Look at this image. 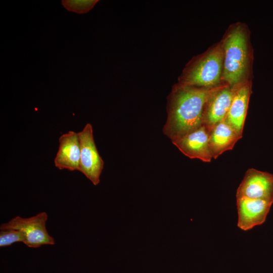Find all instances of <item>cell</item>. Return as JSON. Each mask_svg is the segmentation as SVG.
<instances>
[{
  "label": "cell",
  "instance_id": "5bb4252c",
  "mask_svg": "<svg viewBox=\"0 0 273 273\" xmlns=\"http://www.w3.org/2000/svg\"><path fill=\"white\" fill-rule=\"evenodd\" d=\"M0 230L1 247L9 246L17 242H24V237L19 231L13 229Z\"/></svg>",
  "mask_w": 273,
  "mask_h": 273
},
{
  "label": "cell",
  "instance_id": "4fadbf2b",
  "mask_svg": "<svg viewBox=\"0 0 273 273\" xmlns=\"http://www.w3.org/2000/svg\"><path fill=\"white\" fill-rule=\"evenodd\" d=\"M98 2V0H63L62 5L68 11L84 14L92 10Z\"/></svg>",
  "mask_w": 273,
  "mask_h": 273
},
{
  "label": "cell",
  "instance_id": "7c38bea8",
  "mask_svg": "<svg viewBox=\"0 0 273 273\" xmlns=\"http://www.w3.org/2000/svg\"><path fill=\"white\" fill-rule=\"evenodd\" d=\"M242 138L225 118L217 123L209 134V146L212 158L215 159L224 152L232 150Z\"/></svg>",
  "mask_w": 273,
  "mask_h": 273
},
{
  "label": "cell",
  "instance_id": "30bf717a",
  "mask_svg": "<svg viewBox=\"0 0 273 273\" xmlns=\"http://www.w3.org/2000/svg\"><path fill=\"white\" fill-rule=\"evenodd\" d=\"M59 146L54 159L55 166L60 170H78L80 145L78 132L69 131L60 136Z\"/></svg>",
  "mask_w": 273,
  "mask_h": 273
},
{
  "label": "cell",
  "instance_id": "6da1fadb",
  "mask_svg": "<svg viewBox=\"0 0 273 273\" xmlns=\"http://www.w3.org/2000/svg\"><path fill=\"white\" fill-rule=\"evenodd\" d=\"M218 86L207 88L178 83L173 86L167 99V117L163 130L171 142L203 124L206 103Z\"/></svg>",
  "mask_w": 273,
  "mask_h": 273
},
{
  "label": "cell",
  "instance_id": "277c9868",
  "mask_svg": "<svg viewBox=\"0 0 273 273\" xmlns=\"http://www.w3.org/2000/svg\"><path fill=\"white\" fill-rule=\"evenodd\" d=\"M48 218L45 212L28 218L17 216L8 222L2 223L0 230L13 229L19 231L24 237L23 243L29 248L53 245L55 244V241L46 228Z\"/></svg>",
  "mask_w": 273,
  "mask_h": 273
},
{
  "label": "cell",
  "instance_id": "8992f818",
  "mask_svg": "<svg viewBox=\"0 0 273 273\" xmlns=\"http://www.w3.org/2000/svg\"><path fill=\"white\" fill-rule=\"evenodd\" d=\"M242 197L273 202V174L248 169L237 190L236 198Z\"/></svg>",
  "mask_w": 273,
  "mask_h": 273
},
{
  "label": "cell",
  "instance_id": "7a4b0ae2",
  "mask_svg": "<svg viewBox=\"0 0 273 273\" xmlns=\"http://www.w3.org/2000/svg\"><path fill=\"white\" fill-rule=\"evenodd\" d=\"M223 60L222 80L231 87L246 80L249 54L246 30L240 24L232 26L221 43Z\"/></svg>",
  "mask_w": 273,
  "mask_h": 273
},
{
  "label": "cell",
  "instance_id": "ba28073f",
  "mask_svg": "<svg viewBox=\"0 0 273 273\" xmlns=\"http://www.w3.org/2000/svg\"><path fill=\"white\" fill-rule=\"evenodd\" d=\"M209 130L202 124L172 143L188 157L210 162L212 157L209 146Z\"/></svg>",
  "mask_w": 273,
  "mask_h": 273
},
{
  "label": "cell",
  "instance_id": "3957f363",
  "mask_svg": "<svg viewBox=\"0 0 273 273\" xmlns=\"http://www.w3.org/2000/svg\"><path fill=\"white\" fill-rule=\"evenodd\" d=\"M223 54L221 43L193 59L186 67L178 83L211 88L221 84Z\"/></svg>",
  "mask_w": 273,
  "mask_h": 273
},
{
  "label": "cell",
  "instance_id": "8fae6325",
  "mask_svg": "<svg viewBox=\"0 0 273 273\" xmlns=\"http://www.w3.org/2000/svg\"><path fill=\"white\" fill-rule=\"evenodd\" d=\"M250 94V83L247 80L236 86L232 102L225 118L227 122L242 136Z\"/></svg>",
  "mask_w": 273,
  "mask_h": 273
},
{
  "label": "cell",
  "instance_id": "9c48e42d",
  "mask_svg": "<svg viewBox=\"0 0 273 273\" xmlns=\"http://www.w3.org/2000/svg\"><path fill=\"white\" fill-rule=\"evenodd\" d=\"M272 203L261 199L237 198L238 226L246 231L263 223Z\"/></svg>",
  "mask_w": 273,
  "mask_h": 273
},
{
  "label": "cell",
  "instance_id": "5b68a950",
  "mask_svg": "<svg viewBox=\"0 0 273 273\" xmlns=\"http://www.w3.org/2000/svg\"><path fill=\"white\" fill-rule=\"evenodd\" d=\"M80 145V159L78 171L83 174L94 185L100 182L104 163L95 143L91 124L87 123L78 132Z\"/></svg>",
  "mask_w": 273,
  "mask_h": 273
},
{
  "label": "cell",
  "instance_id": "52a82bcc",
  "mask_svg": "<svg viewBox=\"0 0 273 273\" xmlns=\"http://www.w3.org/2000/svg\"><path fill=\"white\" fill-rule=\"evenodd\" d=\"M236 86L221 84L207 101L203 116V124L210 132L217 123L224 119L230 108Z\"/></svg>",
  "mask_w": 273,
  "mask_h": 273
}]
</instances>
